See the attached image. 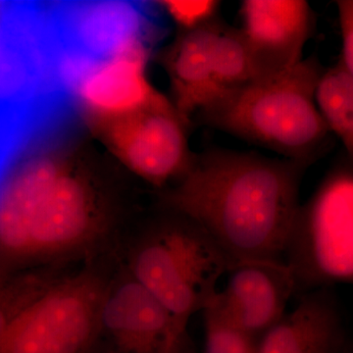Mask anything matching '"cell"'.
<instances>
[{
	"label": "cell",
	"mask_w": 353,
	"mask_h": 353,
	"mask_svg": "<svg viewBox=\"0 0 353 353\" xmlns=\"http://www.w3.org/2000/svg\"><path fill=\"white\" fill-rule=\"evenodd\" d=\"M307 165L218 150L192 160L164 201L201 227L233 262H284Z\"/></svg>",
	"instance_id": "6da1fadb"
},
{
	"label": "cell",
	"mask_w": 353,
	"mask_h": 353,
	"mask_svg": "<svg viewBox=\"0 0 353 353\" xmlns=\"http://www.w3.org/2000/svg\"><path fill=\"white\" fill-rule=\"evenodd\" d=\"M46 137L34 139L0 178V256L55 262L94 248L108 216L94 181Z\"/></svg>",
	"instance_id": "7a4b0ae2"
},
{
	"label": "cell",
	"mask_w": 353,
	"mask_h": 353,
	"mask_svg": "<svg viewBox=\"0 0 353 353\" xmlns=\"http://www.w3.org/2000/svg\"><path fill=\"white\" fill-rule=\"evenodd\" d=\"M325 69L314 57L292 68L226 90L201 111L221 131L308 164L330 132L317 104Z\"/></svg>",
	"instance_id": "3957f363"
},
{
	"label": "cell",
	"mask_w": 353,
	"mask_h": 353,
	"mask_svg": "<svg viewBox=\"0 0 353 353\" xmlns=\"http://www.w3.org/2000/svg\"><path fill=\"white\" fill-rule=\"evenodd\" d=\"M48 3L0 1V118L54 127L69 105L55 74Z\"/></svg>",
	"instance_id": "277c9868"
},
{
	"label": "cell",
	"mask_w": 353,
	"mask_h": 353,
	"mask_svg": "<svg viewBox=\"0 0 353 353\" xmlns=\"http://www.w3.org/2000/svg\"><path fill=\"white\" fill-rule=\"evenodd\" d=\"M180 216L182 220L160 225L141 241L131 277L164 306L176 333L183 334L190 317L212 301L234 262L201 227Z\"/></svg>",
	"instance_id": "5b68a950"
},
{
	"label": "cell",
	"mask_w": 353,
	"mask_h": 353,
	"mask_svg": "<svg viewBox=\"0 0 353 353\" xmlns=\"http://www.w3.org/2000/svg\"><path fill=\"white\" fill-rule=\"evenodd\" d=\"M108 285L92 272L55 282L16 313L0 339V353H90L102 334Z\"/></svg>",
	"instance_id": "8992f818"
},
{
	"label": "cell",
	"mask_w": 353,
	"mask_h": 353,
	"mask_svg": "<svg viewBox=\"0 0 353 353\" xmlns=\"http://www.w3.org/2000/svg\"><path fill=\"white\" fill-rule=\"evenodd\" d=\"M284 262L296 296L353 281V173L327 178L299 209Z\"/></svg>",
	"instance_id": "52a82bcc"
},
{
	"label": "cell",
	"mask_w": 353,
	"mask_h": 353,
	"mask_svg": "<svg viewBox=\"0 0 353 353\" xmlns=\"http://www.w3.org/2000/svg\"><path fill=\"white\" fill-rule=\"evenodd\" d=\"M185 125L175 106L160 94L137 112L99 123L120 161L158 187L179 180L192 165Z\"/></svg>",
	"instance_id": "ba28073f"
},
{
	"label": "cell",
	"mask_w": 353,
	"mask_h": 353,
	"mask_svg": "<svg viewBox=\"0 0 353 353\" xmlns=\"http://www.w3.org/2000/svg\"><path fill=\"white\" fill-rule=\"evenodd\" d=\"M58 46L94 60L148 53V16L134 1L48 3Z\"/></svg>",
	"instance_id": "9c48e42d"
},
{
	"label": "cell",
	"mask_w": 353,
	"mask_h": 353,
	"mask_svg": "<svg viewBox=\"0 0 353 353\" xmlns=\"http://www.w3.org/2000/svg\"><path fill=\"white\" fill-rule=\"evenodd\" d=\"M225 277L224 285L206 307L256 340L284 317L290 299L296 296L294 273L283 261L234 262Z\"/></svg>",
	"instance_id": "30bf717a"
},
{
	"label": "cell",
	"mask_w": 353,
	"mask_h": 353,
	"mask_svg": "<svg viewBox=\"0 0 353 353\" xmlns=\"http://www.w3.org/2000/svg\"><path fill=\"white\" fill-rule=\"evenodd\" d=\"M148 53L105 60L78 57L65 75V90L99 123L137 112L159 94L146 76Z\"/></svg>",
	"instance_id": "8fae6325"
},
{
	"label": "cell",
	"mask_w": 353,
	"mask_h": 353,
	"mask_svg": "<svg viewBox=\"0 0 353 353\" xmlns=\"http://www.w3.org/2000/svg\"><path fill=\"white\" fill-rule=\"evenodd\" d=\"M243 31L261 78L303 60L313 28V13L303 0H246L241 4ZM260 78V79H261Z\"/></svg>",
	"instance_id": "7c38bea8"
},
{
	"label": "cell",
	"mask_w": 353,
	"mask_h": 353,
	"mask_svg": "<svg viewBox=\"0 0 353 353\" xmlns=\"http://www.w3.org/2000/svg\"><path fill=\"white\" fill-rule=\"evenodd\" d=\"M101 322L120 353H162L185 334L176 333L168 311L131 276L108 285Z\"/></svg>",
	"instance_id": "4fadbf2b"
},
{
	"label": "cell",
	"mask_w": 353,
	"mask_h": 353,
	"mask_svg": "<svg viewBox=\"0 0 353 353\" xmlns=\"http://www.w3.org/2000/svg\"><path fill=\"white\" fill-rule=\"evenodd\" d=\"M348 345L331 288L299 296L296 307L256 340L257 353H345Z\"/></svg>",
	"instance_id": "5bb4252c"
},
{
	"label": "cell",
	"mask_w": 353,
	"mask_h": 353,
	"mask_svg": "<svg viewBox=\"0 0 353 353\" xmlns=\"http://www.w3.org/2000/svg\"><path fill=\"white\" fill-rule=\"evenodd\" d=\"M220 24L208 23L187 31L165 53L176 110L185 124L224 94L216 82L213 46Z\"/></svg>",
	"instance_id": "9a60e30c"
},
{
	"label": "cell",
	"mask_w": 353,
	"mask_h": 353,
	"mask_svg": "<svg viewBox=\"0 0 353 353\" xmlns=\"http://www.w3.org/2000/svg\"><path fill=\"white\" fill-rule=\"evenodd\" d=\"M316 97L330 132L340 139L353 163V80L341 60L325 70Z\"/></svg>",
	"instance_id": "2e32d148"
},
{
	"label": "cell",
	"mask_w": 353,
	"mask_h": 353,
	"mask_svg": "<svg viewBox=\"0 0 353 353\" xmlns=\"http://www.w3.org/2000/svg\"><path fill=\"white\" fill-rule=\"evenodd\" d=\"M213 69L216 82L224 92L261 78L241 29L221 25L213 46Z\"/></svg>",
	"instance_id": "e0dca14e"
},
{
	"label": "cell",
	"mask_w": 353,
	"mask_h": 353,
	"mask_svg": "<svg viewBox=\"0 0 353 353\" xmlns=\"http://www.w3.org/2000/svg\"><path fill=\"white\" fill-rule=\"evenodd\" d=\"M57 279L53 273L34 274L19 279H0V339L16 313Z\"/></svg>",
	"instance_id": "ac0fdd59"
},
{
	"label": "cell",
	"mask_w": 353,
	"mask_h": 353,
	"mask_svg": "<svg viewBox=\"0 0 353 353\" xmlns=\"http://www.w3.org/2000/svg\"><path fill=\"white\" fill-rule=\"evenodd\" d=\"M205 353H257L256 339L225 321L213 309L202 311Z\"/></svg>",
	"instance_id": "d6986e66"
},
{
	"label": "cell",
	"mask_w": 353,
	"mask_h": 353,
	"mask_svg": "<svg viewBox=\"0 0 353 353\" xmlns=\"http://www.w3.org/2000/svg\"><path fill=\"white\" fill-rule=\"evenodd\" d=\"M161 3L173 20L187 31L210 23L218 7V2L208 0H166Z\"/></svg>",
	"instance_id": "ffe728a7"
},
{
	"label": "cell",
	"mask_w": 353,
	"mask_h": 353,
	"mask_svg": "<svg viewBox=\"0 0 353 353\" xmlns=\"http://www.w3.org/2000/svg\"><path fill=\"white\" fill-rule=\"evenodd\" d=\"M336 7L343 43L341 61L353 80V0L336 1Z\"/></svg>",
	"instance_id": "44dd1931"
},
{
	"label": "cell",
	"mask_w": 353,
	"mask_h": 353,
	"mask_svg": "<svg viewBox=\"0 0 353 353\" xmlns=\"http://www.w3.org/2000/svg\"><path fill=\"white\" fill-rule=\"evenodd\" d=\"M24 145L19 130L0 120V178Z\"/></svg>",
	"instance_id": "7402d4cb"
},
{
	"label": "cell",
	"mask_w": 353,
	"mask_h": 353,
	"mask_svg": "<svg viewBox=\"0 0 353 353\" xmlns=\"http://www.w3.org/2000/svg\"><path fill=\"white\" fill-rule=\"evenodd\" d=\"M162 353H194V352L190 345L188 334H185L178 340L173 341Z\"/></svg>",
	"instance_id": "603a6c76"
},
{
	"label": "cell",
	"mask_w": 353,
	"mask_h": 353,
	"mask_svg": "<svg viewBox=\"0 0 353 353\" xmlns=\"http://www.w3.org/2000/svg\"><path fill=\"white\" fill-rule=\"evenodd\" d=\"M345 353H353V345H348L347 350H345Z\"/></svg>",
	"instance_id": "cb8c5ba5"
}]
</instances>
